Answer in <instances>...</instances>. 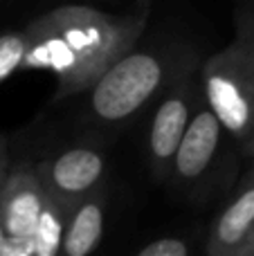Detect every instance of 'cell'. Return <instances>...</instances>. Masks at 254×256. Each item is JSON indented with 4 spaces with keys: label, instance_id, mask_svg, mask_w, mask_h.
<instances>
[{
    "label": "cell",
    "instance_id": "obj_6",
    "mask_svg": "<svg viewBox=\"0 0 254 256\" xmlns=\"http://www.w3.org/2000/svg\"><path fill=\"white\" fill-rule=\"evenodd\" d=\"M45 202L48 191L34 164H12L0 189V227L7 243V256H32Z\"/></svg>",
    "mask_w": 254,
    "mask_h": 256
},
{
    "label": "cell",
    "instance_id": "obj_15",
    "mask_svg": "<svg viewBox=\"0 0 254 256\" xmlns=\"http://www.w3.org/2000/svg\"><path fill=\"white\" fill-rule=\"evenodd\" d=\"M238 150H241L243 155H246L248 160H250V164H254V132L250 137H248L246 142H243L241 146H238Z\"/></svg>",
    "mask_w": 254,
    "mask_h": 256
},
{
    "label": "cell",
    "instance_id": "obj_16",
    "mask_svg": "<svg viewBox=\"0 0 254 256\" xmlns=\"http://www.w3.org/2000/svg\"><path fill=\"white\" fill-rule=\"evenodd\" d=\"M243 256H254V232H252V236H250V243H248L246 254H243Z\"/></svg>",
    "mask_w": 254,
    "mask_h": 256
},
{
    "label": "cell",
    "instance_id": "obj_14",
    "mask_svg": "<svg viewBox=\"0 0 254 256\" xmlns=\"http://www.w3.org/2000/svg\"><path fill=\"white\" fill-rule=\"evenodd\" d=\"M9 168H12V160H9V146H7V140L0 135V189H2L4 180H7Z\"/></svg>",
    "mask_w": 254,
    "mask_h": 256
},
{
    "label": "cell",
    "instance_id": "obj_7",
    "mask_svg": "<svg viewBox=\"0 0 254 256\" xmlns=\"http://www.w3.org/2000/svg\"><path fill=\"white\" fill-rule=\"evenodd\" d=\"M34 168L50 196L74 204L102 186L106 158L94 146H70L36 162Z\"/></svg>",
    "mask_w": 254,
    "mask_h": 256
},
{
    "label": "cell",
    "instance_id": "obj_1",
    "mask_svg": "<svg viewBox=\"0 0 254 256\" xmlns=\"http://www.w3.org/2000/svg\"><path fill=\"white\" fill-rule=\"evenodd\" d=\"M146 27L144 14H108L88 4H61L27 22L25 70L56 76V97L88 88L130 48Z\"/></svg>",
    "mask_w": 254,
    "mask_h": 256
},
{
    "label": "cell",
    "instance_id": "obj_5",
    "mask_svg": "<svg viewBox=\"0 0 254 256\" xmlns=\"http://www.w3.org/2000/svg\"><path fill=\"white\" fill-rule=\"evenodd\" d=\"M202 97L205 92H202L200 68H196L176 79L158 99L146 135L148 164L158 182H169L180 142Z\"/></svg>",
    "mask_w": 254,
    "mask_h": 256
},
{
    "label": "cell",
    "instance_id": "obj_4",
    "mask_svg": "<svg viewBox=\"0 0 254 256\" xmlns=\"http://www.w3.org/2000/svg\"><path fill=\"white\" fill-rule=\"evenodd\" d=\"M202 92L241 146L254 132V43L236 27L234 38L200 66Z\"/></svg>",
    "mask_w": 254,
    "mask_h": 256
},
{
    "label": "cell",
    "instance_id": "obj_9",
    "mask_svg": "<svg viewBox=\"0 0 254 256\" xmlns=\"http://www.w3.org/2000/svg\"><path fill=\"white\" fill-rule=\"evenodd\" d=\"M106 232V191L94 189L72 204L63 234V256H86L97 250Z\"/></svg>",
    "mask_w": 254,
    "mask_h": 256
},
{
    "label": "cell",
    "instance_id": "obj_11",
    "mask_svg": "<svg viewBox=\"0 0 254 256\" xmlns=\"http://www.w3.org/2000/svg\"><path fill=\"white\" fill-rule=\"evenodd\" d=\"M27 56V34L22 30H12L0 34V84L16 74L18 70H25Z\"/></svg>",
    "mask_w": 254,
    "mask_h": 256
},
{
    "label": "cell",
    "instance_id": "obj_3",
    "mask_svg": "<svg viewBox=\"0 0 254 256\" xmlns=\"http://www.w3.org/2000/svg\"><path fill=\"white\" fill-rule=\"evenodd\" d=\"M236 140L202 97L174 160L169 182L192 200H207L236 184Z\"/></svg>",
    "mask_w": 254,
    "mask_h": 256
},
{
    "label": "cell",
    "instance_id": "obj_8",
    "mask_svg": "<svg viewBox=\"0 0 254 256\" xmlns=\"http://www.w3.org/2000/svg\"><path fill=\"white\" fill-rule=\"evenodd\" d=\"M254 232V164L234 184L228 204L212 220L205 236V254L243 256Z\"/></svg>",
    "mask_w": 254,
    "mask_h": 256
},
{
    "label": "cell",
    "instance_id": "obj_10",
    "mask_svg": "<svg viewBox=\"0 0 254 256\" xmlns=\"http://www.w3.org/2000/svg\"><path fill=\"white\" fill-rule=\"evenodd\" d=\"M70 209H72V204L63 202V200L48 194V202H45V209H43V214H40L38 230H36L34 245H32V256L61 254L63 234H66Z\"/></svg>",
    "mask_w": 254,
    "mask_h": 256
},
{
    "label": "cell",
    "instance_id": "obj_12",
    "mask_svg": "<svg viewBox=\"0 0 254 256\" xmlns=\"http://www.w3.org/2000/svg\"><path fill=\"white\" fill-rule=\"evenodd\" d=\"M194 248L182 236H160L138 250L140 256H189Z\"/></svg>",
    "mask_w": 254,
    "mask_h": 256
},
{
    "label": "cell",
    "instance_id": "obj_13",
    "mask_svg": "<svg viewBox=\"0 0 254 256\" xmlns=\"http://www.w3.org/2000/svg\"><path fill=\"white\" fill-rule=\"evenodd\" d=\"M234 27L243 30L254 43V0H236V4H234Z\"/></svg>",
    "mask_w": 254,
    "mask_h": 256
},
{
    "label": "cell",
    "instance_id": "obj_2",
    "mask_svg": "<svg viewBox=\"0 0 254 256\" xmlns=\"http://www.w3.org/2000/svg\"><path fill=\"white\" fill-rule=\"evenodd\" d=\"M200 66L192 45H135L88 88V117L102 126L126 124L160 99L176 79Z\"/></svg>",
    "mask_w": 254,
    "mask_h": 256
}]
</instances>
